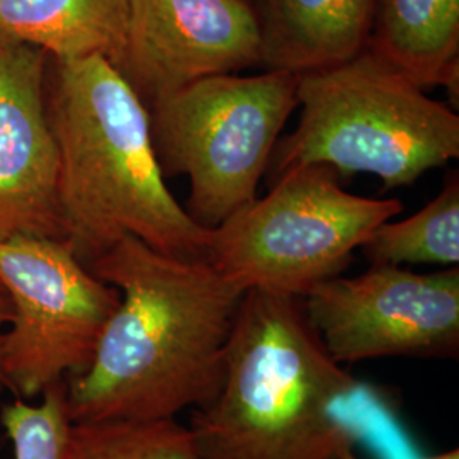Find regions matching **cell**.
I'll return each instance as SVG.
<instances>
[{"mask_svg":"<svg viewBox=\"0 0 459 459\" xmlns=\"http://www.w3.org/2000/svg\"><path fill=\"white\" fill-rule=\"evenodd\" d=\"M301 303L339 364L379 358H458V265L420 274L371 264L359 276L318 282Z\"/></svg>","mask_w":459,"mask_h":459,"instance_id":"obj_8","label":"cell"},{"mask_svg":"<svg viewBox=\"0 0 459 459\" xmlns=\"http://www.w3.org/2000/svg\"><path fill=\"white\" fill-rule=\"evenodd\" d=\"M299 74H223L189 83L148 108L164 176H186V212L204 229L220 227L257 199L288 117L298 106Z\"/></svg>","mask_w":459,"mask_h":459,"instance_id":"obj_5","label":"cell"},{"mask_svg":"<svg viewBox=\"0 0 459 459\" xmlns=\"http://www.w3.org/2000/svg\"><path fill=\"white\" fill-rule=\"evenodd\" d=\"M371 264H430L455 267L459 263V182L456 178L424 210L400 221H385L361 247Z\"/></svg>","mask_w":459,"mask_h":459,"instance_id":"obj_14","label":"cell"},{"mask_svg":"<svg viewBox=\"0 0 459 459\" xmlns=\"http://www.w3.org/2000/svg\"><path fill=\"white\" fill-rule=\"evenodd\" d=\"M65 459H201L176 419L70 424Z\"/></svg>","mask_w":459,"mask_h":459,"instance_id":"obj_15","label":"cell"},{"mask_svg":"<svg viewBox=\"0 0 459 459\" xmlns=\"http://www.w3.org/2000/svg\"><path fill=\"white\" fill-rule=\"evenodd\" d=\"M337 459H358L354 451H345L344 455H341Z\"/></svg>","mask_w":459,"mask_h":459,"instance_id":"obj_19","label":"cell"},{"mask_svg":"<svg viewBox=\"0 0 459 459\" xmlns=\"http://www.w3.org/2000/svg\"><path fill=\"white\" fill-rule=\"evenodd\" d=\"M0 288L11 301L0 371L5 386L22 400L81 375L119 305L115 286L55 238L0 242Z\"/></svg>","mask_w":459,"mask_h":459,"instance_id":"obj_7","label":"cell"},{"mask_svg":"<svg viewBox=\"0 0 459 459\" xmlns=\"http://www.w3.org/2000/svg\"><path fill=\"white\" fill-rule=\"evenodd\" d=\"M119 291L91 364L65 379L70 424L176 419L210 402L246 291L210 261L125 237L89 265Z\"/></svg>","mask_w":459,"mask_h":459,"instance_id":"obj_1","label":"cell"},{"mask_svg":"<svg viewBox=\"0 0 459 459\" xmlns=\"http://www.w3.org/2000/svg\"><path fill=\"white\" fill-rule=\"evenodd\" d=\"M366 48L424 91L459 87V0H377Z\"/></svg>","mask_w":459,"mask_h":459,"instance_id":"obj_12","label":"cell"},{"mask_svg":"<svg viewBox=\"0 0 459 459\" xmlns=\"http://www.w3.org/2000/svg\"><path fill=\"white\" fill-rule=\"evenodd\" d=\"M259 65L305 74L344 64L366 48L377 0H250Z\"/></svg>","mask_w":459,"mask_h":459,"instance_id":"obj_11","label":"cell"},{"mask_svg":"<svg viewBox=\"0 0 459 459\" xmlns=\"http://www.w3.org/2000/svg\"><path fill=\"white\" fill-rule=\"evenodd\" d=\"M0 291H2V288H0Z\"/></svg>","mask_w":459,"mask_h":459,"instance_id":"obj_20","label":"cell"},{"mask_svg":"<svg viewBox=\"0 0 459 459\" xmlns=\"http://www.w3.org/2000/svg\"><path fill=\"white\" fill-rule=\"evenodd\" d=\"M53 62L47 109L72 254L89 267L132 235L167 255L208 261L212 230L169 191L142 99L100 55Z\"/></svg>","mask_w":459,"mask_h":459,"instance_id":"obj_2","label":"cell"},{"mask_svg":"<svg viewBox=\"0 0 459 459\" xmlns=\"http://www.w3.org/2000/svg\"><path fill=\"white\" fill-rule=\"evenodd\" d=\"M298 106L295 132L276 143L267 167L273 181L298 167L328 165L396 189L459 157V116L369 48L299 74Z\"/></svg>","mask_w":459,"mask_h":459,"instance_id":"obj_4","label":"cell"},{"mask_svg":"<svg viewBox=\"0 0 459 459\" xmlns=\"http://www.w3.org/2000/svg\"><path fill=\"white\" fill-rule=\"evenodd\" d=\"M402 212L398 199L347 193L328 165L298 167L212 230L208 261L242 291L303 298L341 276L371 233Z\"/></svg>","mask_w":459,"mask_h":459,"instance_id":"obj_6","label":"cell"},{"mask_svg":"<svg viewBox=\"0 0 459 459\" xmlns=\"http://www.w3.org/2000/svg\"><path fill=\"white\" fill-rule=\"evenodd\" d=\"M38 405L22 398L2 409V424L16 459H65L70 420L65 409V381L45 394Z\"/></svg>","mask_w":459,"mask_h":459,"instance_id":"obj_16","label":"cell"},{"mask_svg":"<svg viewBox=\"0 0 459 459\" xmlns=\"http://www.w3.org/2000/svg\"><path fill=\"white\" fill-rule=\"evenodd\" d=\"M361 392L328 354L301 298L247 290L220 388L193 409L189 430L201 459H337L364 436L344 417Z\"/></svg>","mask_w":459,"mask_h":459,"instance_id":"obj_3","label":"cell"},{"mask_svg":"<svg viewBox=\"0 0 459 459\" xmlns=\"http://www.w3.org/2000/svg\"><path fill=\"white\" fill-rule=\"evenodd\" d=\"M9 320H11V301H9V298H7L4 291H0V342H2V333H4V330L7 327ZM5 388H7L5 386V379H4L2 371H0V394Z\"/></svg>","mask_w":459,"mask_h":459,"instance_id":"obj_17","label":"cell"},{"mask_svg":"<svg viewBox=\"0 0 459 459\" xmlns=\"http://www.w3.org/2000/svg\"><path fill=\"white\" fill-rule=\"evenodd\" d=\"M248 0H130L113 65L150 108L189 83L259 65Z\"/></svg>","mask_w":459,"mask_h":459,"instance_id":"obj_9","label":"cell"},{"mask_svg":"<svg viewBox=\"0 0 459 459\" xmlns=\"http://www.w3.org/2000/svg\"><path fill=\"white\" fill-rule=\"evenodd\" d=\"M411 459H459L458 449H451L446 451L443 455H436V456H424V458H411Z\"/></svg>","mask_w":459,"mask_h":459,"instance_id":"obj_18","label":"cell"},{"mask_svg":"<svg viewBox=\"0 0 459 459\" xmlns=\"http://www.w3.org/2000/svg\"><path fill=\"white\" fill-rule=\"evenodd\" d=\"M248 2H250V0H248Z\"/></svg>","mask_w":459,"mask_h":459,"instance_id":"obj_21","label":"cell"},{"mask_svg":"<svg viewBox=\"0 0 459 459\" xmlns=\"http://www.w3.org/2000/svg\"><path fill=\"white\" fill-rule=\"evenodd\" d=\"M130 0H0V36L47 51L51 60L119 55Z\"/></svg>","mask_w":459,"mask_h":459,"instance_id":"obj_13","label":"cell"},{"mask_svg":"<svg viewBox=\"0 0 459 459\" xmlns=\"http://www.w3.org/2000/svg\"><path fill=\"white\" fill-rule=\"evenodd\" d=\"M48 53L0 36V242L65 238L47 109Z\"/></svg>","mask_w":459,"mask_h":459,"instance_id":"obj_10","label":"cell"}]
</instances>
